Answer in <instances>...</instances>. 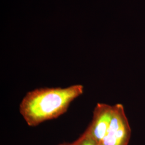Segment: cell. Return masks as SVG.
I'll return each instance as SVG.
<instances>
[{
  "label": "cell",
  "mask_w": 145,
  "mask_h": 145,
  "mask_svg": "<svg viewBox=\"0 0 145 145\" xmlns=\"http://www.w3.org/2000/svg\"><path fill=\"white\" fill-rule=\"evenodd\" d=\"M84 91L82 84L65 88H42L27 92L20 104L19 111L29 126L56 119L65 113L70 104Z\"/></svg>",
  "instance_id": "obj_1"
},
{
  "label": "cell",
  "mask_w": 145,
  "mask_h": 145,
  "mask_svg": "<svg viewBox=\"0 0 145 145\" xmlns=\"http://www.w3.org/2000/svg\"><path fill=\"white\" fill-rule=\"evenodd\" d=\"M131 129L121 104L112 106V114L109 129L99 145H128Z\"/></svg>",
  "instance_id": "obj_2"
},
{
  "label": "cell",
  "mask_w": 145,
  "mask_h": 145,
  "mask_svg": "<svg viewBox=\"0 0 145 145\" xmlns=\"http://www.w3.org/2000/svg\"><path fill=\"white\" fill-rule=\"evenodd\" d=\"M112 114V106L98 103L95 108L91 122L84 133L99 145L109 129Z\"/></svg>",
  "instance_id": "obj_3"
},
{
  "label": "cell",
  "mask_w": 145,
  "mask_h": 145,
  "mask_svg": "<svg viewBox=\"0 0 145 145\" xmlns=\"http://www.w3.org/2000/svg\"><path fill=\"white\" fill-rule=\"evenodd\" d=\"M74 142L75 145H97L95 142L89 138L84 133Z\"/></svg>",
  "instance_id": "obj_4"
},
{
  "label": "cell",
  "mask_w": 145,
  "mask_h": 145,
  "mask_svg": "<svg viewBox=\"0 0 145 145\" xmlns=\"http://www.w3.org/2000/svg\"><path fill=\"white\" fill-rule=\"evenodd\" d=\"M59 145H75V144H74V142H73L70 143V144H60Z\"/></svg>",
  "instance_id": "obj_5"
}]
</instances>
